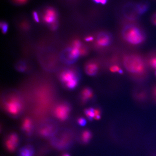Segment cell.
<instances>
[{
	"label": "cell",
	"mask_w": 156,
	"mask_h": 156,
	"mask_svg": "<svg viewBox=\"0 0 156 156\" xmlns=\"http://www.w3.org/2000/svg\"><path fill=\"white\" fill-rule=\"evenodd\" d=\"M123 62L125 67L130 73L137 76H142L145 74V62L139 55H127L124 56Z\"/></svg>",
	"instance_id": "6da1fadb"
},
{
	"label": "cell",
	"mask_w": 156,
	"mask_h": 156,
	"mask_svg": "<svg viewBox=\"0 0 156 156\" xmlns=\"http://www.w3.org/2000/svg\"><path fill=\"white\" fill-rule=\"evenodd\" d=\"M123 38L127 42L133 44H141L145 40L144 33L137 27L132 24L126 25L122 30Z\"/></svg>",
	"instance_id": "7a4b0ae2"
},
{
	"label": "cell",
	"mask_w": 156,
	"mask_h": 156,
	"mask_svg": "<svg viewBox=\"0 0 156 156\" xmlns=\"http://www.w3.org/2000/svg\"><path fill=\"white\" fill-rule=\"evenodd\" d=\"M60 79L64 87L68 90H74L79 83V77L76 72L73 69H67L62 71Z\"/></svg>",
	"instance_id": "3957f363"
},
{
	"label": "cell",
	"mask_w": 156,
	"mask_h": 156,
	"mask_svg": "<svg viewBox=\"0 0 156 156\" xmlns=\"http://www.w3.org/2000/svg\"><path fill=\"white\" fill-rule=\"evenodd\" d=\"M6 112L9 115L17 117L23 110V104L20 98L16 96H11L6 101L4 104Z\"/></svg>",
	"instance_id": "277c9868"
},
{
	"label": "cell",
	"mask_w": 156,
	"mask_h": 156,
	"mask_svg": "<svg viewBox=\"0 0 156 156\" xmlns=\"http://www.w3.org/2000/svg\"><path fill=\"white\" fill-rule=\"evenodd\" d=\"M58 17L55 9L52 7H48L45 10L42 18L44 23L48 25L52 30H55L58 27Z\"/></svg>",
	"instance_id": "5b68a950"
},
{
	"label": "cell",
	"mask_w": 156,
	"mask_h": 156,
	"mask_svg": "<svg viewBox=\"0 0 156 156\" xmlns=\"http://www.w3.org/2000/svg\"><path fill=\"white\" fill-rule=\"evenodd\" d=\"M83 45L80 41L76 40L73 41L71 47L67 50L68 62L73 63L81 56L80 50Z\"/></svg>",
	"instance_id": "8992f818"
},
{
	"label": "cell",
	"mask_w": 156,
	"mask_h": 156,
	"mask_svg": "<svg viewBox=\"0 0 156 156\" xmlns=\"http://www.w3.org/2000/svg\"><path fill=\"white\" fill-rule=\"evenodd\" d=\"M122 11L124 17L130 20H136L141 16L136 3L126 4L123 7Z\"/></svg>",
	"instance_id": "52a82bcc"
},
{
	"label": "cell",
	"mask_w": 156,
	"mask_h": 156,
	"mask_svg": "<svg viewBox=\"0 0 156 156\" xmlns=\"http://www.w3.org/2000/svg\"><path fill=\"white\" fill-rule=\"evenodd\" d=\"M71 108L69 104L62 103L56 106L54 110V114L55 118L61 121H65L69 116Z\"/></svg>",
	"instance_id": "ba28073f"
},
{
	"label": "cell",
	"mask_w": 156,
	"mask_h": 156,
	"mask_svg": "<svg viewBox=\"0 0 156 156\" xmlns=\"http://www.w3.org/2000/svg\"><path fill=\"white\" fill-rule=\"evenodd\" d=\"M113 40L112 34L108 32H101L97 36V42L99 46H109L112 44Z\"/></svg>",
	"instance_id": "9c48e42d"
},
{
	"label": "cell",
	"mask_w": 156,
	"mask_h": 156,
	"mask_svg": "<svg viewBox=\"0 0 156 156\" xmlns=\"http://www.w3.org/2000/svg\"><path fill=\"white\" fill-rule=\"evenodd\" d=\"M19 143V138L16 134L12 133L10 134L5 142L6 147L9 151H14Z\"/></svg>",
	"instance_id": "30bf717a"
},
{
	"label": "cell",
	"mask_w": 156,
	"mask_h": 156,
	"mask_svg": "<svg viewBox=\"0 0 156 156\" xmlns=\"http://www.w3.org/2000/svg\"><path fill=\"white\" fill-rule=\"evenodd\" d=\"M85 69L87 75L91 76L95 75L98 72V64L94 62H89L85 65Z\"/></svg>",
	"instance_id": "8fae6325"
},
{
	"label": "cell",
	"mask_w": 156,
	"mask_h": 156,
	"mask_svg": "<svg viewBox=\"0 0 156 156\" xmlns=\"http://www.w3.org/2000/svg\"><path fill=\"white\" fill-rule=\"evenodd\" d=\"M34 128V124L32 120L29 118H26L23 119L21 129L25 133L30 134L32 133Z\"/></svg>",
	"instance_id": "7c38bea8"
},
{
	"label": "cell",
	"mask_w": 156,
	"mask_h": 156,
	"mask_svg": "<svg viewBox=\"0 0 156 156\" xmlns=\"http://www.w3.org/2000/svg\"><path fill=\"white\" fill-rule=\"evenodd\" d=\"M93 90L89 87H85L82 90L81 93V102L83 103H87L93 97Z\"/></svg>",
	"instance_id": "4fadbf2b"
},
{
	"label": "cell",
	"mask_w": 156,
	"mask_h": 156,
	"mask_svg": "<svg viewBox=\"0 0 156 156\" xmlns=\"http://www.w3.org/2000/svg\"><path fill=\"white\" fill-rule=\"evenodd\" d=\"M34 151L31 146H27L19 151V156H34Z\"/></svg>",
	"instance_id": "5bb4252c"
},
{
	"label": "cell",
	"mask_w": 156,
	"mask_h": 156,
	"mask_svg": "<svg viewBox=\"0 0 156 156\" xmlns=\"http://www.w3.org/2000/svg\"><path fill=\"white\" fill-rule=\"evenodd\" d=\"M138 11L140 14L141 16L147 12L149 9V3L146 1H142L136 3Z\"/></svg>",
	"instance_id": "9a60e30c"
},
{
	"label": "cell",
	"mask_w": 156,
	"mask_h": 156,
	"mask_svg": "<svg viewBox=\"0 0 156 156\" xmlns=\"http://www.w3.org/2000/svg\"><path fill=\"white\" fill-rule=\"evenodd\" d=\"M53 130L51 126H45L41 128L40 132L41 135L46 137L49 136L52 134Z\"/></svg>",
	"instance_id": "2e32d148"
},
{
	"label": "cell",
	"mask_w": 156,
	"mask_h": 156,
	"mask_svg": "<svg viewBox=\"0 0 156 156\" xmlns=\"http://www.w3.org/2000/svg\"><path fill=\"white\" fill-rule=\"evenodd\" d=\"M94 109L91 107L85 109L84 110V113L85 115L90 121H92L93 119L94 118L95 114L94 112Z\"/></svg>",
	"instance_id": "e0dca14e"
},
{
	"label": "cell",
	"mask_w": 156,
	"mask_h": 156,
	"mask_svg": "<svg viewBox=\"0 0 156 156\" xmlns=\"http://www.w3.org/2000/svg\"><path fill=\"white\" fill-rule=\"evenodd\" d=\"M91 136L92 134L91 132L88 130H85L83 133L82 138L83 142L87 143L90 139Z\"/></svg>",
	"instance_id": "ac0fdd59"
},
{
	"label": "cell",
	"mask_w": 156,
	"mask_h": 156,
	"mask_svg": "<svg viewBox=\"0 0 156 156\" xmlns=\"http://www.w3.org/2000/svg\"><path fill=\"white\" fill-rule=\"evenodd\" d=\"M149 64L151 68L155 69L156 68V53L154 54L150 58Z\"/></svg>",
	"instance_id": "d6986e66"
},
{
	"label": "cell",
	"mask_w": 156,
	"mask_h": 156,
	"mask_svg": "<svg viewBox=\"0 0 156 156\" xmlns=\"http://www.w3.org/2000/svg\"><path fill=\"white\" fill-rule=\"evenodd\" d=\"M1 28L3 34H6L9 30L8 24L5 21H2L1 23Z\"/></svg>",
	"instance_id": "ffe728a7"
},
{
	"label": "cell",
	"mask_w": 156,
	"mask_h": 156,
	"mask_svg": "<svg viewBox=\"0 0 156 156\" xmlns=\"http://www.w3.org/2000/svg\"><path fill=\"white\" fill-rule=\"evenodd\" d=\"M110 69L112 73H118L120 74L123 73L122 70L118 66L113 65L110 67Z\"/></svg>",
	"instance_id": "44dd1931"
},
{
	"label": "cell",
	"mask_w": 156,
	"mask_h": 156,
	"mask_svg": "<svg viewBox=\"0 0 156 156\" xmlns=\"http://www.w3.org/2000/svg\"><path fill=\"white\" fill-rule=\"evenodd\" d=\"M77 122L80 126H84L87 124L86 120L83 117H80L78 119Z\"/></svg>",
	"instance_id": "7402d4cb"
},
{
	"label": "cell",
	"mask_w": 156,
	"mask_h": 156,
	"mask_svg": "<svg viewBox=\"0 0 156 156\" xmlns=\"http://www.w3.org/2000/svg\"><path fill=\"white\" fill-rule=\"evenodd\" d=\"M33 16L34 21L37 23H39V21H40V19H39L38 13L36 11L34 12L33 13Z\"/></svg>",
	"instance_id": "603a6c76"
},
{
	"label": "cell",
	"mask_w": 156,
	"mask_h": 156,
	"mask_svg": "<svg viewBox=\"0 0 156 156\" xmlns=\"http://www.w3.org/2000/svg\"><path fill=\"white\" fill-rule=\"evenodd\" d=\"M95 3L98 4H100L102 5H104L107 2L108 0H93Z\"/></svg>",
	"instance_id": "cb8c5ba5"
},
{
	"label": "cell",
	"mask_w": 156,
	"mask_h": 156,
	"mask_svg": "<svg viewBox=\"0 0 156 156\" xmlns=\"http://www.w3.org/2000/svg\"><path fill=\"white\" fill-rule=\"evenodd\" d=\"M151 21L154 25H156V13H154L151 17Z\"/></svg>",
	"instance_id": "d4e9b609"
},
{
	"label": "cell",
	"mask_w": 156,
	"mask_h": 156,
	"mask_svg": "<svg viewBox=\"0 0 156 156\" xmlns=\"http://www.w3.org/2000/svg\"><path fill=\"white\" fill-rule=\"evenodd\" d=\"M94 112L95 114V116H101V111L98 108L94 109Z\"/></svg>",
	"instance_id": "484cf974"
},
{
	"label": "cell",
	"mask_w": 156,
	"mask_h": 156,
	"mask_svg": "<svg viewBox=\"0 0 156 156\" xmlns=\"http://www.w3.org/2000/svg\"><path fill=\"white\" fill-rule=\"evenodd\" d=\"M15 2L17 3L20 4H22L28 1V0H13Z\"/></svg>",
	"instance_id": "4316f807"
},
{
	"label": "cell",
	"mask_w": 156,
	"mask_h": 156,
	"mask_svg": "<svg viewBox=\"0 0 156 156\" xmlns=\"http://www.w3.org/2000/svg\"><path fill=\"white\" fill-rule=\"evenodd\" d=\"M94 40L93 37L91 36H89L86 37L85 39L86 41L90 42Z\"/></svg>",
	"instance_id": "83f0119b"
},
{
	"label": "cell",
	"mask_w": 156,
	"mask_h": 156,
	"mask_svg": "<svg viewBox=\"0 0 156 156\" xmlns=\"http://www.w3.org/2000/svg\"><path fill=\"white\" fill-rule=\"evenodd\" d=\"M153 95L154 98L156 102V87L153 90Z\"/></svg>",
	"instance_id": "f1b7e54d"
},
{
	"label": "cell",
	"mask_w": 156,
	"mask_h": 156,
	"mask_svg": "<svg viewBox=\"0 0 156 156\" xmlns=\"http://www.w3.org/2000/svg\"><path fill=\"white\" fill-rule=\"evenodd\" d=\"M62 156H70L68 154H64Z\"/></svg>",
	"instance_id": "f546056e"
},
{
	"label": "cell",
	"mask_w": 156,
	"mask_h": 156,
	"mask_svg": "<svg viewBox=\"0 0 156 156\" xmlns=\"http://www.w3.org/2000/svg\"><path fill=\"white\" fill-rule=\"evenodd\" d=\"M156 69V68H155Z\"/></svg>",
	"instance_id": "4dcf8cb0"
}]
</instances>
